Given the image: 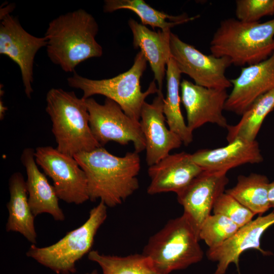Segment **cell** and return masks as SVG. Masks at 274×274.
<instances>
[{
    "label": "cell",
    "instance_id": "cell-7",
    "mask_svg": "<svg viewBox=\"0 0 274 274\" xmlns=\"http://www.w3.org/2000/svg\"><path fill=\"white\" fill-rule=\"evenodd\" d=\"M107 217V207L100 201L81 226L50 246L38 247L31 244L26 255L57 274L74 273L76 262L91 251L96 233Z\"/></svg>",
    "mask_w": 274,
    "mask_h": 274
},
{
    "label": "cell",
    "instance_id": "cell-19",
    "mask_svg": "<svg viewBox=\"0 0 274 274\" xmlns=\"http://www.w3.org/2000/svg\"><path fill=\"white\" fill-rule=\"evenodd\" d=\"M35 152L33 149L26 148L21 155V161L27 174L25 182L30 209L35 217L48 213L55 220L63 221L65 215L59 205V198L53 186L50 184L45 175L39 169Z\"/></svg>",
    "mask_w": 274,
    "mask_h": 274
},
{
    "label": "cell",
    "instance_id": "cell-33",
    "mask_svg": "<svg viewBox=\"0 0 274 274\" xmlns=\"http://www.w3.org/2000/svg\"><path fill=\"white\" fill-rule=\"evenodd\" d=\"M273 3H274V0H273Z\"/></svg>",
    "mask_w": 274,
    "mask_h": 274
},
{
    "label": "cell",
    "instance_id": "cell-16",
    "mask_svg": "<svg viewBox=\"0 0 274 274\" xmlns=\"http://www.w3.org/2000/svg\"><path fill=\"white\" fill-rule=\"evenodd\" d=\"M274 224V211L265 216L260 215L240 227L228 239L207 252L208 259L218 262L214 274H224L231 263L236 264L239 274V258L244 251L256 249L263 255L272 253L260 246V239L264 232Z\"/></svg>",
    "mask_w": 274,
    "mask_h": 274
},
{
    "label": "cell",
    "instance_id": "cell-31",
    "mask_svg": "<svg viewBox=\"0 0 274 274\" xmlns=\"http://www.w3.org/2000/svg\"><path fill=\"white\" fill-rule=\"evenodd\" d=\"M8 108L4 104V102L2 99L0 100V119L1 120H3L6 112L7 111Z\"/></svg>",
    "mask_w": 274,
    "mask_h": 274
},
{
    "label": "cell",
    "instance_id": "cell-17",
    "mask_svg": "<svg viewBox=\"0 0 274 274\" xmlns=\"http://www.w3.org/2000/svg\"><path fill=\"white\" fill-rule=\"evenodd\" d=\"M202 169L192 159L191 154L181 152L168 156L149 166L148 173L151 182L147 193L154 195L184 189Z\"/></svg>",
    "mask_w": 274,
    "mask_h": 274
},
{
    "label": "cell",
    "instance_id": "cell-4",
    "mask_svg": "<svg viewBox=\"0 0 274 274\" xmlns=\"http://www.w3.org/2000/svg\"><path fill=\"white\" fill-rule=\"evenodd\" d=\"M46 111L52 123L56 149L71 156L102 147L95 139L89 126L85 100L73 91L51 88L46 95Z\"/></svg>",
    "mask_w": 274,
    "mask_h": 274
},
{
    "label": "cell",
    "instance_id": "cell-21",
    "mask_svg": "<svg viewBox=\"0 0 274 274\" xmlns=\"http://www.w3.org/2000/svg\"><path fill=\"white\" fill-rule=\"evenodd\" d=\"M10 199L7 204L9 216L7 232L20 233L32 244L37 243L35 218L28 203L26 182L20 172L13 173L9 180Z\"/></svg>",
    "mask_w": 274,
    "mask_h": 274
},
{
    "label": "cell",
    "instance_id": "cell-9",
    "mask_svg": "<svg viewBox=\"0 0 274 274\" xmlns=\"http://www.w3.org/2000/svg\"><path fill=\"white\" fill-rule=\"evenodd\" d=\"M35 157L37 164L52 180L59 199L76 204L89 199L86 174L74 157L51 146L37 148Z\"/></svg>",
    "mask_w": 274,
    "mask_h": 274
},
{
    "label": "cell",
    "instance_id": "cell-13",
    "mask_svg": "<svg viewBox=\"0 0 274 274\" xmlns=\"http://www.w3.org/2000/svg\"><path fill=\"white\" fill-rule=\"evenodd\" d=\"M180 87L181 102L187 114V125L192 132L207 123L226 128L229 124L223 114L229 95L226 89L207 88L185 79Z\"/></svg>",
    "mask_w": 274,
    "mask_h": 274
},
{
    "label": "cell",
    "instance_id": "cell-26",
    "mask_svg": "<svg viewBox=\"0 0 274 274\" xmlns=\"http://www.w3.org/2000/svg\"><path fill=\"white\" fill-rule=\"evenodd\" d=\"M88 258L100 266L102 274H162L142 253L118 256L91 250Z\"/></svg>",
    "mask_w": 274,
    "mask_h": 274
},
{
    "label": "cell",
    "instance_id": "cell-32",
    "mask_svg": "<svg viewBox=\"0 0 274 274\" xmlns=\"http://www.w3.org/2000/svg\"><path fill=\"white\" fill-rule=\"evenodd\" d=\"M86 274H98L96 270H94L90 273H87Z\"/></svg>",
    "mask_w": 274,
    "mask_h": 274
},
{
    "label": "cell",
    "instance_id": "cell-8",
    "mask_svg": "<svg viewBox=\"0 0 274 274\" xmlns=\"http://www.w3.org/2000/svg\"><path fill=\"white\" fill-rule=\"evenodd\" d=\"M85 100L91 131L101 146L111 141L124 146L132 142L138 153L145 150L146 142L140 122L128 116L118 104L108 98L102 105L91 97Z\"/></svg>",
    "mask_w": 274,
    "mask_h": 274
},
{
    "label": "cell",
    "instance_id": "cell-11",
    "mask_svg": "<svg viewBox=\"0 0 274 274\" xmlns=\"http://www.w3.org/2000/svg\"><path fill=\"white\" fill-rule=\"evenodd\" d=\"M10 13L1 10L0 54L8 56L18 65L25 94L31 98L35 58L38 51L46 46L47 39L28 33L18 19Z\"/></svg>",
    "mask_w": 274,
    "mask_h": 274
},
{
    "label": "cell",
    "instance_id": "cell-1",
    "mask_svg": "<svg viewBox=\"0 0 274 274\" xmlns=\"http://www.w3.org/2000/svg\"><path fill=\"white\" fill-rule=\"evenodd\" d=\"M74 157L86 174L91 201L99 199L107 207H115L139 187L137 176L141 160L135 151L119 157L99 147L78 153Z\"/></svg>",
    "mask_w": 274,
    "mask_h": 274
},
{
    "label": "cell",
    "instance_id": "cell-28",
    "mask_svg": "<svg viewBox=\"0 0 274 274\" xmlns=\"http://www.w3.org/2000/svg\"><path fill=\"white\" fill-rule=\"evenodd\" d=\"M214 214L224 215L239 228L253 220L255 215L232 196L224 192L217 199L214 206Z\"/></svg>",
    "mask_w": 274,
    "mask_h": 274
},
{
    "label": "cell",
    "instance_id": "cell-24",
    "mask_svg": "<svg viewBox=\"0 0 274 274\" xmlns=\"http://www.w3.org/2000/svg\"><path fill=\"white\" fill-rule=\"evenodd\" d=\"M121 9L133 11L140 17L142 24L152 27H158L162 31H170L176 25L193 20L198 16L189 17L183 14L178 16L168 15L156 10L143 0H106L103 10L112 13Z\"/></svg>",
    "mask_w": 274,
    "mask_h": 274
},
{
    "label": "cell",
    "instance_id": "cell-3",
    "mask_svg": "<svg viewBox=\"0 0 274 274\" xmlns=\"http://www.w3.org/2000/svg\"><path fill=\"white\" fill-rule=\"evenodd\" d=\"M210 49L213 56L227 57L236 66L260 62L274 52V19L264 22L225 19L215 32Z\"/></svg>",
    "mask_w": 274,
    "mask_h": 274
},
{
    "label": "cell",
    "instance_id": "cell-25",
    "mask_svg": "<svg viewBox=\"0 0 274 274\" xmlns=\"http://www.w3.org/2000/svg\"><path fill=\"white\" fill-rule=\"evenodd\" d=\"M274 109V89L259 97L235 125L226 127L228 143L236 139L255 141L265 118Z\"/></svg>",
    "mask_w": 274,
    "mask_h": 274
},
{
    "label": "cell",
    "instance_id": "cell-29",
    "mask_svg": "<svg viewBox=\"0 0 274 274\" xmlns=\"http://www.w3.org/2000/svg\"><path fill=\"white\" fill-rule=\"evenodd\" d=\"M237 19L246 22H256L263 17L274 14L273 0H237Z\"/></svg>",
    "mask_w": 274,
    "mask_h": 274
},
{
    "label": "cell",
    "instance_id": "cell-10",
    "mask_svg": "<svg viewBox=\"0 0 274 274\" xmlns=\"http://www.w3.org/2000/svg\"><path fill=\"white\" fill-rule=\"evenodd\" d=\"M170 48L171 57L181 73L189 76L195 84L219 89L232 86L225 76L226 70L232 64L228 58L204 54L172 32Z\"/></svg>",
    "mask_w": 274,
    "mask_h": 274
},
{
    "label": "cell",
    "instance_id": "cell-5",
    "mask_svg": "<svg viewBox=\"0 0 274 274\" xmlns=\"http://www.w3.org/2000/svg\"><path fill=\"white\" fill-rule=\"evenodd\" d=\"M199 236L185 215L169 220L152 235L142 254L162 274L185 269L203 258Z\"/></svg>",
    "mask_w": 274,
    "mask_h": 274
},
{
    "label": "cell",
    "instance_id": "cell-18",
    "mask_svg": "<svg viewBox=\"0 0 274 274\" xmlns=\"http://www.w3.org/2000/svg\"><path fill=\"white\" fill-rule=\"evenodd\" d=\"M192 160L203 170L227 172L247 163L263 161L258 143L236 139L226 146L214 149H201L191 154Z\"/></svg>",
    "mask_w": 274,
    "mask_h": 274
},
{
    "label": "cell",
    "instance_id": "cell-12",
    "mask_svg": "<svg viewBox=\"0 0 274 274\" xmlns=\"http://www.w3.org/2000/svg\"><path fill=\"white\" fill-rule=\"evenodd\" d=\"M227 173L202 170L177 194V200L198 234L218 198L229 182Z\"/></svg>",
    "mask_w": 274,
    "mask_h": 274
},
{
    "label": "cell",
    "instance_id": "cell-15",
    "mask_svg": "<svg viewBox=\"0 0 274 274\" xmlns=\"http://www.w3.org/2000/svg\"><path fill=\"white\" fill-rule=\"evenodd\" d=\"M230 81L233 88L224 110L242 115L259 97L274 89V52L260 62L242 67L239 75Z\"/></svg>",
    "mask_w": 274,
    "mask_h": 274
},
{
    "label": "cell",
    "instance_id": "cell-20",
    "mask_svg": "<svg viewBox=\"0 0 274 274\" xmlns=\"http://www.w3.org/2000/svg\"><path fill=\"white\" fill-rule=\"evenodd\" d=\"M128 25L133 35V46L140 48L153 72L158 89L162 90L168 62L170 59V31H152L130 18Z\"/></svg>",
    "mask_w": 274,
    "mask_h": 274
},
{
    "label": "cell",
    "instance_id": "cell-27",
    "mask_svg": "<svg viewBox=\"0 0 274 274\" xmlns=\"http://www.w3.org/2000/svg\"><path fill=\"white\" fill-rule=\"evenodd\" d=\"M239 227L230 219L220 214L209 216L199 231V239L204 241L209 249L215 248L231 237Z\"/></svg>",
    "mask_w": 274,
    "mask_h": 274
},
{
    "label": "cell",
    "instance_id": "cell-2",
    "mask_svg": "<svg viewBox=\"0 0 274 274\" xmlns=\"http://www.w3.org/2000/svg\"><path fill=\"white\" fill-rule=\"evenodd\" d=\"M98 24L93 16L79 9L59 15L51 21L45 37L47 56L65 72H75L83 61L102 55L95 40Z\"/></svg>",
    "mask_w": 274,
    "mask_h": 274
},
{
    "label": "cell",
    "instance_id": "cell-6",
    "mask_svg": "<svg viewBox=\"0 0 274 274\" xmlns=\"http://www.w3.org/2000/svg\"><path fill=\"white\" fill-rule=\"evenodd\" d=\"M147 64V60L143 52L140 51L135 55L131 68L113 78L93 80L74 72L67 81L70 87L83 91V99L96 94L104 95L118 104L128 116L140 121L146 98L150 94L157 93L159 89L154 80L145 92L141 90L140 80Z\"/></svg>",
    "mask_w": 274,
    "mask_h": 274
},
{
    "label": "cell",
    "instance_id": "cell-14",
    "mask_svg": "<svg viewBox=\"0 0 274 274\" xmlns=\"http://www.w3.org/2000/svg\"><path fill=\"white\" fill-rule=\"evenodd\" d=\"M164 96L158 89L152 103L143 105L140 124L143 133L146 150V162L149 166L159 162L179 148L183 143L180 138L167 128L163 113Z\"/></svg>",
    "mask_w": 274,
    "mask_h": 274
},
{
    "label": "cell",
    "instance_id": "cell-23",
    "mask_svg": "<svg viewBox=\"0 0 274 274\" xmlns=\"http://www.w3.org/2000/svg\"><path fill=\"white\" fill-rule=\"evenodd\" d=\"M269 181L264 175L251 173L240 175L237 183L225 191L253 213L262 215L270 206L268 199Z\"/></svg>",
    "mask_w": 274,
    "mask_h": 274
},
{
    "label": "cell",
    "instance_id": "cell-30",
    "mask_svg": "<svg viewBox=\"0 0 274 274\" xmlns=\"http://www.w3.org/2000/svg\"><path fill=\"white\" fill-rule=\"evenodd\" d=\"M268 199L270 208L274 209V181L270 182L268 191Z\"/></svg>",
    "mask_w": 274,
    "mask_h": 274
},
{
    "label": "cell",
    "instance_id": "cell-22",
    "mask_svg": "<svg viewBox=\"0 0 274 274\" xmlns=\"http://www.w3.org/2000/svg\"><path fill=\"white\" fill-rule=\"evenodd\" d=\"M181 73L171 57L166 65V96L163 101V113L169 128L177 134L187 146L193 141L192 131L188 128L182 115L179 93Z\"/></svg>",
    "mask_w": 274,
    "mask_h": 274
}]
</instances>
